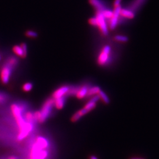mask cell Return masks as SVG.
<instances>
[{"label": "cell", "instance_id": "cell-1", "mask_svg": "<svg viewBox=\"0 0 159 159\" xmlns=\"http://www.w3.org/2000/svg\"><path fill=\"white\" fill-rule=\"evenodd\" d=\"M54 100L53 99H49L46 101L42 105V109L40 113V118L39 121L41 123L44 122L49 117L51 110L52 106L54 105Z\"/></svg>", "mask_w": 159, "mask_h": 159}, {"label": "cell", "instance_id": "cell-2", "mask_svg": "<svg viewBox=\"0 0 159 159\" xmlns=\"http://www.w3.org/2000/svg\"><path fill=\"white\" fill-rule=\"evenodd\" d=\"M11 109L13 114L14 118L17 121V123L18 125L19 130L21 131L24 128L25 124L27 123V122H25L24 117L22 115L21 109L16 104H13L11 105Z\"/></svg>", "mask_w": 159, "mask_h": 159}, {"label": "cell", "instance_id": "cell-3", "mask_svg": "<svg viewBox=\"0 0 159 159\" xmlns=\"http://www.w3.org/2000/svg\"><path fill=\"white\" fill-rule=\"evenodd\" d=\"M96 18L97 19V26L104 36L108 35V28L106 24L105 18L103 17L101 12H97Z\"/></svg>", "mask_w": 159, "mask_h": 159}, {"label": "cell", "instance_id": "cell-4", "mask_svg": "<svg viewBox=\"0 0 159 159\" xmlns=\"http://www.w3.org/2000/svg\"><path fill=\"white\" fill-rule=\"evenodd\" d=\"M121 9V5H119L114 7L113 11V14L112 17L110 18V28L111 30H114L119 23V17L120 16V11Z\"/></svg>", "mask_w": 159, "mask_h": 159}, {"label": "cell", "instance_id": "cell-5", "mask_svg": "<svg viewBox=\"0 0 159 159\" xmlns=\"http://www.w3.org/2000/svg\"><path fill=\"white\" fill-rule=\"evenodd\" d=\"M110 51L111 48L108 46H105L103 48L102 52L98 58L97 62L99 66H103L106 63L109 58V56L110 53Z\"/></svg>", "mask_w": 159, "mask_h": 159}, {"label": "cell", "instance_id": "cell-6", "mask_svg": "<svg viewBox=\"0 0 159 159\" xmlns=\"http://www.w3.org/2000/svg\"><path fill=\"white\" fill-rule=\"evenodd\" d=\"M11 69L12 67L7 64L2 68L0 77H1V80L3 83L7 84L9 81L11 73Z\"/></svg>", "mask_w": 159, "mask_h": 159}, {"label": "cell", "instance_id": "cell-7", "mask_svg": "<svg viewBox=\"0 0 159 159\" xmlns=\"http://www.w3.org/2000/svg\"><path fill=\"white\" fill-rule=\"evenodd\" d=\"M33 125L31 123H26L24 128L19 131L17 139L19 141L23 140L28 135V134L33 130Z\"/></svg>", "mask_w": 159, "mask_h": 159}, {"label": "cell", "instance_id": "cell-8", "mask_svg": "<svg viewBox=\"0 0 159 159\" xmlns=\"http://www.w3.org/2000/svg\"><path fill=\"white\" fill-rule=\"evenodd\" d=\"M146 1L147 0H133L129 7V9L135 14L144 4Z\"/></svg>", "mask_w": 159, "mask_h": 159}, {"label": "cell", "instance_id": "cell-9", "mask_svg": "<svg viewBox=\"0 0 159 159\" xmlns=\"http://www.w3.org/2000/svg\"><path fill=\"white\" fill-rule=\"evenodd\" d=\"M69 88H70V87L67 86H64L60 87L59 89L56 90L54 92V93L52 94V99L54 100L56 99L64 97V95L66 94H67V93L69 90Z\"/></svg>", "mask_w": 159, "mask_h": 159}, {"label": "cell", "instance_id": "cell-10", "mask_svg": "<svg viewBox=\"0 0 159 159\" xmlns=\"http://www.w3.org/2000/svg\"><path fill=\"white\" fill-rule=\"evenodd\" d=\"M90 111L86 108V107H84V108L81 109V110H80L79 111H78L77 112H76L75 114H74L72 117L71 120L72 122H76L78 120H79L84 115H86V114H87L88 113H89Z\"/></svg>", "mask_w": 159, "mask_h": 159}, {"label": "cell", "instance_id": "cell-11", "mask_svg": "<svg viewBox=\"0 0 159 159\" xmlns=\"http://www.w3.org/2000/svg\"><path fill=\"white\" fill-rule=\"evenodd\" d=\"M89 3L97 10V12H102L105 9L104 4L100 0H89Z\"/></svg>", "mask_w": 159, "mask_h": 159}, {"label": "cell", "instance_id": "cell-12", "mask_svg": "<svg viewBox=\"0 0 159 159\" xmlns=\"http://www.w3.org/2000/svg\"><path fill=\"white\" fill-rule=\"evenodd\" d=\"M90 88V87L89 86H87V85H85V86L80 87V89L78 90V92L76 95V97L79 99H81L84 98L85 97H86L89 89Z\"/></svg>", "mask_w": 159, "mask_h": 159}, {"label": "cell", "instance_id": "cell-13", "mask_svg": "<svg viewBox=\"0 0 159 159\" xmlns=\"http://www.w3.org/2000/svg\"><path fill=\"white\" fill-rule=\"evenodd\" d=\"M36 143L40 147H41L42 149H44V148H46L48 146V142L47 140V139L42 137H38L37 139Z\"/></svg>", "mask_w": 159, "mask_h": 159}, {"label": "cell", "instance_id": "cell-14", "mask_svg": "<svg viewBox=\"0 0 159 159\" xmlns=\"http://www.w3.org/2000/svg\"><path fill=\"white\" fill-rule=\"evenodd\" d=\"M120 15L127 18L133 19L135 17V14L129 9H122L120 11Z\"/></svg>", "mask_w": 159, "mask_h": 159}, {"label": "cell", "instance_id": "cell-15", "mask_svg": "<svg viewBox=\"0 0 159 159\" xmlns=\"http://www.w3.org/2000/svg\"><path fill=\"white\" fill-rule=\"evenodd\" d=\"M64 104H65L64 97L54 99V105H55V107H56V109H57L58 110L62 109L64 107Z\"/></svg>", "mask_w": 159, "mask_h": 159}, {"label": "cell", "instance_id": "cell-16", "mask_svg": "<svg viewBox=\"0 0 159 159\" xmlns=\"http://www.w3.org/2000/svg\"><path fill=\"white\" fill-rule=\"evenodd\" d=\"M98 95H99L100 99L103 101V103L107 105L110 103V100L109 96L103 91L100 90L99 91V93H98Z\"/></svg>", "mask_w": 159, "mask_h": 159}, {"label": "cell", "instance_id": "cell-17", "mask_svg": "<svg viewBox=\"0 0 159 159\" xmlns=\"http://www.w3.org/2000/svg\"><path fill=\"white\" fill-rule=\"evenodd\" d=\"M13 50L14 51V52L15 54L19 57H21L23 58H25V56H24V51L21 48V47L20 46H15L13 48Z\"/></svg>", "mask_w": 159, "mask_h": 159}, {"label": "cell", "instance_id": "cell-18", "mask_svg": "<svg viewBox=\"0 0 159 159\" xmlns=\"http://www.w3.org/2000/svg\"><path fill=\"white\" fill-rule=\"evenodd\" d=\"M101 90L100 87L99 86H94L91 87L89 89L87 96H92L93 95L95 94H98L99 91Z\"/></svg>", "mask_w": 159, "mask_h": 159}, {"label": "cell", "instance_id": "cell-19", "mask_svg": "<svg viewBox=\"0 0 159 159\" xmlns=\"http://www.w3.org/2000/svg\"><path fill=\"white\" fill-rule=\"evenodd\" d=\"M114 40L117 41L121 42H127L129 41V38L125 36L122 35H117L114 37Z\"/></svg>", "mask_w": 159, "mask_h": 159}, {"label": "cell", "instance_id": "cell-20", "mask_svg": "<svg viewBox=\"0 0 159 159\" xmlns=\"http://www.w3.org/2000/svg\"><path fill=\"white\" fill-rule=\"evenodd\" d=\"M101 13L105 18H111L113 16V11L107 9H104L101 12Z\"/></svg>", "mask_w": 159, "mask_h": 159}, {"label": "cell", "instance_id": "cell-21", "mask_svg": "<svg viewBox=\"0 0 159 159\" xmlns=\"http://www.w3.org/2000/svg\"><path fill=\"white\" fill-rule=\"evenodd\" d=\"M25 121H27V123H31L34 120V115L30 112H28L25 114Z\"/></svg>", "mask_w": 159, "mask_h": 159}, {"label": "cell", "instance_id": "cell-22", "mask_svg": "<svg viewBox=\"0 0 159 159\" xmlns=\"http://www.w3.org/2000/svg\"><path fill=\"white\" fill-rule=\"evenodd\" d=\"M25 36L27 37H30V38H36L38 37V34L36 33V32H35L34 31L28 30V31H26Z\"/></svg>", "mask_w": 159, "mask_h": 159}, {"label": "cell", "instance_id": "cell-23", "mask_svg": "<svg viewBox=\"0 0 159 159\" xmlns=\"http://www.w3.org/2000/svg\"><path fill=\"white\" fill-rule=\"evenodd\" d=\"M33 89V84L31 83H27L24 84V86H23V89L24 91L28 92L30 91Z\"/></svg>", "mask_w": 159, "mask_h": 159}, {"label": "cell", "instance_id": "cell-24", "mask_svg": "<svg viewBox=\"0 0 159 159\" xmlns=\"http://www.w3.org/2000/svg\"><path fill=\"white\" fill-rule=\"evenodd\" d=\"M89 23L90 24H91V25L93 26H97V19L96 18V17L95 18H91L90 19H89Z\"/></svg>", "mask_w": 159, "mask_h": 159}, {"label": "cell", "instance_id": "cell-25", "mask_svg": "<svg viewBox=\"0 0 159 159\" xmlns=\"http://www.w3.org/2000/svg\"><path fill=\"white\" fill-rule=\"evenodd\" d=\"M100 99L99 95L97 94V95H95V96L93 97L92 98H91V99H90L88 102L96 103Z\"/></svg>", "mask_w": 159, "mask_h": 159}, {"label": "cell", "instance_id": "cell-26", "mask_svg": "<svg viewBox=\"0 0 159 159\" xmlns=\"http://www.w3.org/2000/svg\"><path fill=\"white\" fill-rule=\"evenodd\" d=\"M20 46L21 47V48H22L23 51H24V56L25 57L27 56V44H25V43H22Z\"/></svg>", "mask_w": 159, "mask_h": 159}, {"label": "cell", "instance_id": "cell-27", "mask_svg": "<svg viewBox=\"0 0 159 159\" xmlns=\"http://www.w3.org/2000/svg\"><path fill=\"white\" fill-rule=\"evenodd\" d=\"M34 115V120H37L39 121L40 118V111H37L34 114H33Z\"/></svg>", "mask_w": 159, "mask_h": 159}, {"label": "cell", "instance_id": "cell-28", "mask_svg": "<svg viewBox=\"0 0 159 159\" xmlns=\"http://www.w3.org/2000/svg\"><path fill=\"white\" fill-rule=\"evenodd\" d=\"M121 0H114V6L117 7V6H119L120 5V3H121Z\"/></svg>", "mask_w": 159, "mask_h": 159}, {"label": "cell", "instance_id": "cell-29", "mask_svg": "<svg viewBox=\"0 0 159 159\" xmlns=\"http://www.w3.org/2000/svg\"><path fill=\"white\" fill-rule=\"evenodd\" d=\"M128 159H146V158H143V157H131Z\"/></svg>", "mask_w": 159, "mask_h": 159}, {"label": "cell", "instance_id": "cell-30", "mask_svg": "<svg viewBox=\"0 0 159 159\" xmlns=\"http://www.w3.org/2000/svg\"><path fill=\"white\" fill-rule=\"evenodd\" d=\"M89 159H99L96 156H95L94 155H91L89 157Z\"/></svg>", "mask_w": 159, "mask_h": 159}, {"label": "cell", "instance_id": "cell-31", "mask_svg": "<svg viewBox=\"0 0 159 159\" xmlns=\"http://www.w3.org/2000/svg\"><path fill=\"white\" fill-rule=\"evenodd\" d=\"M4 100V97L3 95L0 94V102H2Z\"/></svg>", "mask_w": 159, "mask_h": 159}, {"label": "cell", "instance_id": "cell-32", "mask_svg": "<svg viewBox=\"0 0 159 159\" xmlns=\"http://www.w3.org/2000/svg\"><path fill=\"white\" fill-rule=\"evenodd\" d=\"M8 159H17L16 158V157H10L9 158H8Z\"/></svg>", "mask_w": 159, "mask_h": 159}, {"label": "cell", "instance_id": "cell-33", "mask_svg": "<svg viewBox=\"0 0 159 159\" xmlns=\"http://www.w3.org/2000/svg\"><path fill=\"white\" fill-rule=\"evenodd\" d=\"M1 56H0V60H1Z\"/></svg>", "mask_w": 159, "mask_h": 159}]
</instances>
